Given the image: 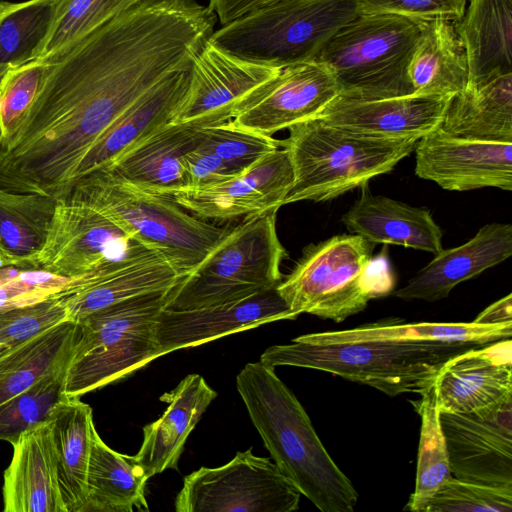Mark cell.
<instances>
[{
	"instance_id": "1",
	"label": "cell",
	"mask_w": 512,
	"mask_h": 512,
	"mask_svg": "<svg viewBox=\"0 0 512 512\" xmlns=\"http://www.w3.org/2000/svg\"><path fill=\"white\" fill-rule=\"evenodd\" d=\"M216 21L195 0H141L48 62L36 98L0 146V188L66 199L90 147L155 84L189 69Z\"/></svg>"
},
{
	"instance_id": "2",
	"label": "cell",
	"mask_w": 512,
	"mask_h": 512,
	"mask_svg": "<svg viewBox=\"0 0 512 512\" xmlns=\"http://www.w3.org/2000/svg\"><path fill=\"white\" fill-rule=\"evenodd\" d=\"M512 322H417L388 319L354 328L310 333L273 345L260 356L271 367L325 371L388 396L422 394L453 356L511 338Z\"/></svg>"
},
{
	"instance_id": "3",
	"label": "cell",
	"mask_w": 512,
	"mask_h": 512,
	"mask_svg": "<svg viewBox=\"0 0 512 512\" xmlns=\"http://www.w3.org/2000/svg\"><path fill=\"white\" fill-rule=\"evenodd\" d=\"M236 388L275 464L301 495L322 512H353L358 492L275 368L247 363L236 376Z\"/></svg>"
},
{
	"instance_id": "4",
	"label": "cell",
	"mask_w": 512,
	"mask_h": 512,
	"mask_svg": "<svg viewBox=\"0 0 512 512\" xmlns=\"http://www.w3.org/2000/svg\"><path fill=\"white\" fill-rule=\"evenodd\" d=\"M66 199L94 208L125 232L160 252L182 278L190 275L234 226L217 225L103 169L82 177Z\"/></svg>"
},
{
	"instance_id": "5",
	"label": "cell",
	"mask_w": 512,
	"mask_h": 512,
	"mask_svg": "<svg viewBox=\"0 0 512 512\" xmlns=\"http://www.w3.org/2000/svg\"><path fill=\"white\" fill-rule=\"evenodd\" d=\"M416 138H381L356 133L321 118L289 128L283 141L290 155L294 182L283 204L335 199L385 174L410 155Z\"/></svg>"
},
{
	"instance_id": "6",
	"label": "cell",
	"mask_w": 512,
	"mask_h": 512,
	"mask_svg": "<svg viewBox=\"0 0 512 512\" xmlns=\"http://www.w3.org/2000/svg\"><path fill=\"white\" fill-rule=\"evenodd\" d=\"M172 289L130 297L77 322L64 384L67 397L80 398L122 380L160 357L154 325Z\"/></svg>"
},
{
	"instance_id": "7",
	"label": "cell",
	"mask_w": 512,
	"mask_h": 512,
	"mask_svg": "<svg viewBox=\"0 0 512 512\" xmlns=\"http://www.w3.org/2000/svg\"><path fill=\"white\" fill-rule=\"evenodd\" d=\"M373 243L341 234L309 244L277 290L297 316L315 315L340 323L369 301L393 290L392 277L373 268Z\"/></svg>"
},
{
	"instance_id": "8",
	"label": "cell",
	"mask_w": 512,
	"mask_h": 512,
	"mask_svg": "<svg viewBox=\"0 0 512 512\" xmlns=\"http://www.w3.org/2000/svg\"><path fill=\"white\" fill-rule=\"evenodd\" d=\"M360 14L357 0H284L221 26L209 41L242 60L281 69L314 60Z\"/></svg>"
},
{
	"instance_id": "9",
	"label": "cell",
	"mask_w": 512,
	"mask_h": 512,
	"mask_svg": "<svg viewBox=\"0 0 512 512\" xmlns=\"http://www.w3.org/2000/svg\"><path fill=\"white\" fill-rule=\"evenodd\" d=\"M421 24L394 14H360L314 60L331 72L341 96L376 100L411 95L407 68Z\"/></svg>"
},
{
	"instance_id": "10",
	"label": "cell",
	"mask_w": 512,
	"mask_h": 512,
	"mask_svg": "<svg viewBox=\"0 0 512 512\" xmlns=\"http://www.w3.org/2000/svg\"><path fill=\"white\" fill-rule=\"evenodd\" d=\"M278 208L244 218L171 290L167 310L183 311L239 301L276 287L286 251L276 230Z\"/></svg>"
},
{
	"instance_id": "11",
	"label": "cell",
	"mask_w": 512,
	"mask_h": 512,
	"mask_svg": "<svg viewBox=\"0 0 512 512\" xmlns=\"http://www.w3.org/2000/svg\"><path fill=\"white\" fill-rule=\"evenodd\" d=\"M158 255L162 254L94 208L64 199L57 201L34 269L77 279L93 273L114 272Z\"/></svg>"
},
{
	"instance_id": "12",
	"label": "cell",
	"mask_w": 512,
	"mask_h": 512,
	"mask_svg": "<svg viewBox=\"0 0 512 512\" xmlns=\"http://www.w3.org/2000/svg\"><path fill=\"white\" fill-rule=\"evenodd\" d=\"M301 493L269 458L252 448L217 468L201 467L184 478L177 512H292Z\"/></svg>"
},
{
	"instance_id": "13",
	"label": "cell",
	"mask_w": 512,
	"mask_h": 512,
	"mask_svg": "<svg viewBox=\"0 0 512 512\" xmlns=\"http://www.w3.org/2000/svg\"><path fill=\"white\" fill-rule=\"evenodd\" d=\"M279 71L233 56L208 39L192 59L188 87L171 123L206 127L229 122Z\"/></svg>"
},
{
	"instance_id": "14",
	"label": "cell",
	"mask_w": 512,
	"mask_h": 512,
	"mask_svg": "<svg viewBox=\"0 0 512 512\" xmlns=\"http://www.w3.org/2000/svg\"><path fill=\"white\" fill-rule=\"evenodd\" d=\"M453 477L512 488V398L469 413L440 412Z\"/></svg>"
},
{
	"instance_id": "15",
	"label": "cell",
	"mask_w": 512,
	"mask_h": 512,
	"mask_svg": "<svg viewBox=\"0 0 512 512\" xmlns=\"http://www.w3.org/2000/svg\"><path fill=\"white\" fill-rule=\"evenodd\" d=\"M339 95L331 72L315 60L281 68L237 111L231 122L263 135L317 118Z\"/></svg>"
},
{
	"instance_id": "16",
	"label": "cell",
	"mask_w": 512,
	"mask_h": 512,
	"mask_svg": "<svg viewBox=\"0 0 512 512\" xmlns=\"http://www.w3.org/2000/svg\"><path fill=\"white\" fill-rule=\"evenodd\" d=\"M293 182L290 155L282 146L223 183L202 189H177L164 194L202 219L229 221L279 209Z\"/></svg>"
},
{
	"instance_id": "17",
	"label": "cell",
	"mask_w": 512,
	"mask_h": 512,
	"mask_svg": "<svg viewBox=\"0 0 512 512\" xmlns=\"http://www.w3.org/2000/svg\"><path fill=\"white\" fill-rule=\"evenodd\" d=\"M415 174L449 191L512 190V143L468 140L438 128L418 139Z\"/></svg>"
},
{
	"instance_id": "18",
	"label": "cell",
	"mask_w": 512,
	"mask_h": 512,
	"mask_svg": "<svg viewBox=\"0 0 512 512\" xmlns=\"http://www.w3.org/2000/svg\"><path fill=\"white\" fill-rule=\"evenodd\" d=\"M296 317L276 286L245 299L217 306L183 311L164 308L156 318L154 337L159 356H162L262 324Z\"/></svg>"
},
{
	"instance_id": "19",
	"label": "cell",
	"mask_w": 512,
	"mask_h": 512,
	"mask_svg": "<svg viewBox=\"0 0 512 512\" xmlns=\"http://www.w3.org/2000/svg\"><path fill=\"white\" fill-rule=\"evenodd\" d=\"M434 389L440 412L469 413L512 398V340L501 339L449 359Z\"/></svg>"
},
{
	"instance_id": "20",
	"label": "cell",
	"mask_w": 512,
	"mask_h": 512,
	"mask_svg": "<svg viewBox=\"0 0 512 512\" xmlns=\"http://www.w3.org/2000/svg\"><path fill=\"white\" fill-rule=\"evenodd\" d=\"M189 82V69L173 72L132 103L90 147L75 170L76 181L116 159L172 122ZM71 191V190H70Z\"/></svg>"
},
{
	"instance_id": "21",
	"label": "cell",
	"mask_w": 512,
	"mask_h": 512,
	"mask_svg": "<svg viewBox=\"0 0 512 512\" xmlns=\"http://www.w3.org/2000/svg\"><path fill=\"white\" fill-rule=\"evenodd\" d=\"M450 99L411 94L361 100L338 95L318 117L369 136L420 139L439 127Z\"/></svg>"
},
{
	"instance_id": "22",
	"label": "cell",
	"mask_w": 512,
	"mask_h": 512,
	"mask_svg": "<svg viewBox=\"0 0 512 512\" xmlns=\"http://www.w3.org/2000/svg\"><path fill=\"white\" fill-rule=\"evenodd\" d=\"M512 255V225L490 223L466 243L442 249L405 286L394 292L403 300L435 302L449 296L463 281L480 275Z\"/></svg>"
},
{
	"instance_id": "23",
	"label": "cell",
	"mask_w": 512,
	"mask_h": 512,
	"mask_svg": "<svg viewBox=\"0 0 512 512\" xmlns=\"http://www.w3.org/2000/svg\"><path fill=\"white\" fill-rule=\"evenodd\" d=\"M12 446V459L3 474V511L67 512L49 421L24 431Z\"/></svg>"
},
{
	"instance_id": "24",
	"label": "cell",
	"mask_w": 512,
	"mask_h": 512,
	"mask_svg": "<svg viewBox=\"0 0 512 512\" xmlns=\"http://www.w3.org/2000/svg\"><path fill=\"white\" fill-rule=\"evenodd\" d=\"M216 397L217 392L199 374L186 376L160 397L168 407L159 419L144 426L142 445L134 455L148 478L177 469L188 436Z\"/></svg>"
},
{
	"instance_id": "25",
	"label": "cell",
	"mask_w": 512,
	"mask_h": 512,
	"mask_svg": "<svg viewBox=\"0 0 512 512\" xmlns=\"http://www.w3.org/2000/svg\"><path fill=\"white\" fill-rule=\"evenodd\" d=\"M341 220L350 233L373 244L398 245L433 255L443 249L442 230L428 208L373 195L366 186Z\"/></svg>"
},
{
	"instance_id": "26",
	"label": "cell",
	"mask_w": 512,
	"mask_h": 512,
	"mask_svg": "<svg viewBox=\"0 0 512 512\" xmlns=\"http://www.w3.org/2000/svg\"><path fill=\"white\" fill-rule=\"evenodd\" d=\"M453 26L466 55V87L512 73V0H467Z\"/></svg>"
},
{
	"instance_id": "27",
	"label": "cell",
	"mask_w": 512,
	"mask_h": 512,
	"mask_svg": "<svg viewBox=\"0 0 512 512\" xmlns=\"http://www.w3.org/2000/svg\"><path fill=\"white\" fill-rule=\"evenodd\" d=\"M200 129L169 123L120 156L106 170L158 193L186 188L184 157L198 145Z\"/></svg>"
},
{
	"instance_id": "28",
	"label": "cell",
	"mask_w": 512,
	"mask_h": 512,
	"mask_svg": "<svg viewBox=\"0 0 512 512\" xmlns=\"http://www.w3.org/2000/svg\"><path fill=\"white\" fill-rule=\"evenodd\" d=\"M61 495L67 512H83L93 431L92 408L79 397H67L50 412Z\"/></svg>"
},
{
	"instance_id": "29",
	"label": "cell",
	"mask_w": 512,
	"mask_h": 512,
	"mask_svg": "<svg viewBox=\"0 0 512 512\" xmlns=\"http://www.w3.org/2000/svg\"><path fill=\"white\" fill-rule=\"evenodd\" d=\"M407 74L414 95L452 98L466 88L468 65L453 22H422Z\"/></svg>"
},
{
	"instance_id": "30",
	"label": "cell",
	"mask_w": 512,
	"mask_h": 512,
	"mask_svg": "<svg viewBox=\"0 0 512 512\" xmlns=\"http://www.w3.org/2000/svg\"><path fill=\"white\" fill-rule=\"evenodd\" d=\"M182 277L162 256L147 258L57 294L68 319L78 322L110 305L137 295L166 291Z\"/></svg>"
},
{
	"instance_id": "31",
	"label": "cell",
	"mask_w": 512,
	"mask_h": 512,
	"mask_svg": "<svg viewBox=\"0 0 512 512\" xmlns=\"http://www.w3.org/2000/svg\"><path fill=\"white\" fill-rule=\"evenodd\" d=\"M438 129L462 139L512 143V73L454 95Z\"/></svg>"
},
{
	"instance_id": "32",
	"label": "cell",
	"mask_w": 512,
	"mask_h": 512,
	"mask_svg": "<svg viewBox=\"0 0 512 512\" xmlns=\"http://www.w3.org/2000/svg\"><path fill=\"white\" fill-rule=\"evenodd\" d=\"M148 479L134 456L114 451L93 431L83 512L149 511Z\"/></svg>"
},
{
	"instance_id": "33",
	"label": "cell",
	"mask_w": 512,
	"mask_h": 512,
	"mask_svg": "<svg viewBox=\"0 0 512 512\" xmlns=\"http://www.w3.org/2000/svg\"><path fill=\"white\" fill-rule=\"evenodd\" d=\"M57 200L0 188V263L34 269L50 229ZM18 269V268H17Z\"/></svg>"
},
{
	"instance_id": "34",
	"label": "cell",
	"mask_w": 512,
	"mask_h": 512,
	"mask_svg": "<svg viewBox=\"0 0 512 512\" xmlns=\"http://www.w3.org/2000/svg\"><path fill=\"white\" fill-rule=\"evenodd\" d=\"M77 322L65 320L0 353V406L71 357Z\"/></svg>"
},
{
	"instance_id": "35",
	"label": "cell",
	"mask_w": 512,
	"mask_h": 512,
	"mask_svg": "<svg viewBox=\"0 0 512 512\" xmlns=\"http://www.w3.org/2000/svg\"><path fill=\"white\" fill-rule=\"evenodd\" d=\"M58 0L0 1V79L10 69L38 58Z\"/></svg>"
},
{
	"instance_id": "36",
	"label": "cell",
	"mask_w": 512,
	"mask_h": 512,
	"mask_svg": "<svg viewBox=\"0 0 512 512\" xmlns=\"http://www.w3.org/2000/svg\"><path fill=\"white\" fill-rule=\"evenodd\" d=\"M411 403L420 416L421 428L414 492L404 510L422 512L452 474L434 384L420 394L419 400Z\"/></svg>"
},
{
	"instance_id": "37",
	"label": "cell",
	"mask_w": 512,
	"mask_h": 512,
	"mask_svg": "<svg viewBox=\"0 0 512 512\" xmlns=\"http://www.w3.org/2000/svg\"><path fill=\"white\" fill-rule=\"evenodd\" d=\"M141 0H58L44 46L36 60L50 62Z\"/></svg>"
},
{
	"instance_id": "38",
	"label": "cell",
	"mask_w": 512,
	"mask_h": 512,
	"mask_svg": "<svg viewBox=\"0 0 512 512\" xmlns=\"http://www.w3.org/2000/svg\"><path fill=\"white\" fill-rule=\"evenodd\" d=\"M69 360L0 406V440L12 445L27 429L48 421L53 407L67 398L64 384Z\"/></svg>"
},
{
	"instance_id": "39",
	"label": "cell",
	"mask_w": 512,
	"mask_h": 512,
	"mask_svg": "<svg viewBox=\"0 0 512 512\" xmlns=\"http://www.w3.org/2000/svg\"><path fill=\"white\" fill-rule=\"evenodd\" d=\"M197 146L203 147L232 168L243 172L283 146V141L234 125L231 121L201 127Z\"/></svg>"
},
{
	"instance_id": "40",
	"label": "cell",
	"mask_w": 512,
	"mask_h": 512,
	"mask_svg": "<svg viewBox=\"0 0 512 512\" xmlns=\"http://www.w3.org/2000/svg\"><path fill=\"white\" fill-rule=\"evenodd\" d=\"M49 63L39 60L8 70L0 79V146L16 132L36 98Z\"/></svg>"
},
{
	"instance_id": "41",
	"label": "cell",
	"mask_w": 512,
	"mask_h": 512,
	"mask_svg": "<svg viewBox=\"0 0 512 512\" xmlns=\"http://www.w3.org/2000/svg\"><path fill=\"white\" fill-rule=\"evenodd\" d=\"M512 488L449 478L422 512H511Z\"/></svg>"
},
{
	"instance_id": "42",
	"label": "cell",
	"mask_w": 512,
	"mask_h": 512,
	"mask_svg": "<svg viewBox=\"0 0 512 512\" xmlns=\"http://www.w3.org/2000/svg\"><path fill=\"white\" fill-rule=\"evenodd\" d=\"M68 319L57 295L35 304L0 308V344L13 347Z\"/></svg>"
},
{
	"instance_id": "43",
	"label": "cell",
	"mask_w": 512,
	"mask_h": 512,
	"mask_svg": "<svg viewBox=\"0 0 512 512\" xmlns=\"http://www.w3.org/2000/svg\"><path fill=\"white\" fill-rule=\"evenodd\" d=\"M362 14H394L418 22L443 19L455 22L467 0H357Z\"/></svg>"
},
{
	"instance_id": "44",
	"label": "cell",
	"mask_w": 512,
	"mask_h": 512,
	"mask_svg": "<svg viewBox=\"0 0 512 512\" xmlns=\"http://www.w3.org/2000/svg\"><path fill=\"white\" fill-rule=\"evenodd\" d=\"M186 188H208L230 180L239 172L211 151L196 146L184 157ZM184 189V188H183Z\"/></svg>"
},
{
	"instance_id": "45",
	"label": "cell",
	"mask_w": 512,
	"mask_h": 512,
	"mask_svg": "<svg viewBox=\"0 0 512 512\" xmlns=\"http://www.w3.org/2000/svg\"><path fill=\"white\" fill-rule=\"evenodd\" d=\"M280 1L284 0H208L207 7L223 26L249 12Z\"/></svg>"
},
{
	"instance_id": "46",
	"label": "cell",
	"mask_w": 512,
	"mask_h": 512,
	"mask_svg": "<svg viewBox=\"0 0 512 512\" xmlns=\"http://www.w3.org/2000/svg\"><path fill=\"white\" fill-rule=\"evenodd\" d=\"M477 324H501L512 322V294L497 300L485 308L474 320Z\"/></svg>"
},
{
	"instance_id": "47",
	"label": "cell",
	"mask_w": 512,
	"mask_h": 512,
	"mask_svg": "<svg viewBox=\"0 0 512 512\" xmlns=\"http://www.w3.org/2000/svg\"><path fill=\"white\" fill-rule=\"evenodd\" d=\"M14 270H15V267L0 266V279L5 277L6 275L12 273Z\"/></svg>"
},
{
	"instance_id": "48",
	"label": "cell",
	"mask_w": 512,
	"mask_h": 512,
	"mask_svg": "<svg viewBox=\"0 0 512 512\" xmlns=\"http://www.w3.org/2000/svg\"><path fill=\"white\" fill-rule=\"evenodd\" d=\"M7 348H9V346H6V345H2L0 344V353H2L4 350H6Z\"/></svg>"
},
{
	"instance_id": "49",
	"label": "cell",
	"mask_w": 512,
	"mask_h": 512,
	"mask_svg": "<svg viewBox=\"0 0 512 512\" xmlns=\"http://www.w3.org/2000/svg\"><path fill=\"white\" fill-rule=\"evenodd\" d=\"M0 266H2L1 263H0Z\"/></svg>"
}]
</instances>
